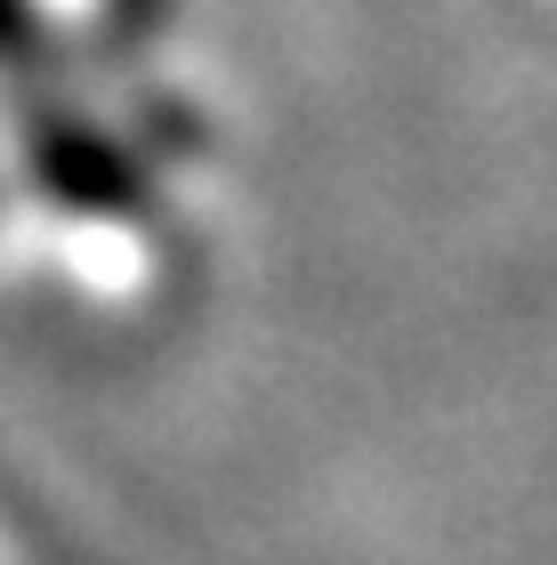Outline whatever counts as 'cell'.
<instances>
[{"instance_id": "cell-1", "label": "cell", "mask_w": 557, "mask_h": 565, "mask_svg": "<svg viewBox=\"0 0 557 565\" xmlns=\"http://www.w3.org/2000/svg\"><path fill=\"white\" fill-rule=\"evenodd\" d=\"M33 170L73 202V211H138V162L114 138L82 130V121H41Z\"/></svg>"}, {"instance_id": "cell-2", "label": "cell", "mask_w": 557, "mask_h": 565, "mask_svg": "<svg viewBox=\"0 0 557 565\" xmlns=\"http://www.w3.org/2000/svg\"><path fill=\"white\" fill-rule=\"evenodd\" d=\"M33 33V9H24V0H0V41H24Z\"/></svg>"}, {"instance_id": "cell-3", "label": "cell", "mask_w": 557, "mask_h": 565, "mask_svg": "<svg viewBox=\"0 0 557 565\" xmlns=\"http://www.w3.org/2000/svg\"><path fill=\"white\" fill-rule=\"evenodd\" d=\"M121 17H130V24H138V17H154V0H121Z\"/></svg>"}]
</instances>
